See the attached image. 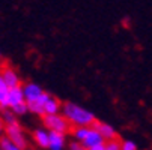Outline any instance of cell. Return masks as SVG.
<instances>
[{
  "label": "cell",
  "mask_w": 152,
  "mask_h": 150,
  "mask_svg": "<svg viewBox=\"0 0 152 150\" xmlns=\"http://www.w3.org/2000/svg\"><path fill=\"white\" fill-rule=\"evenodd\" d=\"M104 147H105V150H121V141L116 138L108 140L104 143Z\"/></svg>",
  "instance_id": "18"
},
{
  "label": "cell",
  "mask_w": 152,
  "mask_h": 150,
  "mask_svg": "<svg viewBox=\"0 0 152 150\" xmlns=\"http://www.w3.org/2000/svg\"><path fill=\"white\" fill-rule=\"evenodd\" d=\"M60 108H62V102L57 98L50 95L47 98V101L44 102V116H47V114H59Z\"/></svg>",
  "instance_id": "12"
},
{
  "label": "cell",
  "mask_w": 152,
  "mask_h": 150,
  "mask_svg": "<svg viewBox=\"0 0 152 150\" xmlns=\"http://www.w3.org/2000/svg\"><path fill=\"white\" fill-rule=\"evenodd\" d=\"M21 87H23V95H24V101L26 102H32V101L38 99L42 93L45 92L38 83H33V81L26 83L24 86H21Z\"/></svg>",
  "instance_id": "5"
},
{
  "label": "cell",
  "mask_w": 152,
  "mask_h": 150,
  "mask_svg": "<svg viewBox=\"0 0 152 150\" xmlns=\"http://www.w3.org/2000/svg\"><path fill=\"white\" fill-rule=\"evenodd\" d=\"M0 60H2V51H0Z\"/></svg>",
  "instance_id": "23"
},
{
  "label": "cell",
  "mask_w": 152,
  "mask_h": 150,
  "mask_svg": "<svg viewBox=\"0 0 152 150\" xmlns=\"http://www.w3.org/2000/svg\"><path fill=\"white\" fill-rule=\"evenodd\" d=\"M60 114L68 120V123L71 125V128H77V126H92L96 122L95 114L84 108V107L72 102V101H66L62 102V108H60Z\"/></svg>",
  "instance_id": "1"
},
{
  "label": "cell",
  "mask_w": 152,
  "mask_h": 150,
  "mask_svg": "<svg viewBox=\"0 0 152 150\" xmlns=\"http://www.w3.org/2000/svg\"><path fill=\"white\" fill-rule=\"evenodd\" d=\"M104 143H105V141H104V138L101 137V134L95 129L94 126H91L89 131H88V134H86V137H84L83 141H81V146L88 150V149H91V147H94V146L104 144Z\"/></svg>",
  "instance_id": "6"
},
{
  "label": "cell",
  "mask_w": 152,
  "mask_h": 150,
  "mask_svg": "<svg viewBox=\"0 0 152 150\" xmlns=\"http://www.w3.org/2000/svg\"><path fill=\"white\" fill-rule=\"evenodd\" d=\"M42 126L48 132H59V134H65V135L71 132V125L60 113L42 116Z\"/></svg>",
  "instance_id": "2"
},
{
  "label": "cell",
  "mask_w": 152,
  "mask_h": 150,
  "mask_svg": "<svg viewBox=\"0 0 152 150\" xmlns=\"http://www.w3.org/2000/svg\"><path fill=\"white\" fill-rule=\"evenodd\" d=\"M121 150H139V149L133 140H124L121 141Z\"/></svg>",
  "instance_id": "19"
},
{
  "label": "cell",
  "mask_w": 152,
  "mask_h": 150,
  "mask_svg": "<svg viewBox=\"0 0 152 150\" xmlns=\"http://www.w3.org/2000/svg\"><path fill=\"white\" fill-rule=\"evenodd\" d=\"M3 129H5V123H3V120H2V117H0V137L3 135Z\"/></svg>",
  "instance_id": "22"
},
{
  "label": "cell",
  "mask_w": 152,
  "mask_h": 150,
  "mask_svg": "<svg viewBox=\"0 0 152 150\" xmlns=\"http://www.w3.org/2000/svg\"><path fill=\"white\" fill-rule=\"evenodd\" d=\"M88 150H105V147H104V144H98V146H94Z\"/></svg>",
  "instance_id": "21"
},
{
  "label": "cell",
  "mask_w": 152,
  "mask_h": 150,
  "mask_svg": "<svg viewBox=\"0 0 152 150\" xmlns=\"http://www.w3.org/2000/svg\"><path fill=\"white\" fill-rule=\"evenodd\" d=\"M68 150H86V149L81 146V143H78V141L72 140V141L68 144Z\"/></svg>",
  "instance_id": "20"
},
{
  "label": "cell",
  "mask_w": 152,
  "mask_h": 150,
  "mask_svg": "<svg viewBox=\"0 0 152 150\" xmlns=\"http://www.w3.org/2000/svg\"><path fill=\"white\" fill-rule=\"evenodd\" d=\"M92 126L101 134V137L104 138V141L113 140V138L118 137V132H116V129H115V126H112L110 123H107V122H98V120H96Z\"/></svg>",
  "instance_id": "7"
},
{
  "label": "cell",
  "mask_w": 152,
  "mask_h": 150,
  "mask_svg": "<svg viewBox=\"0 0 152 150\" xmlns=\"http://www.w3.org/2000/svg\"><path fill=\"white\" fill-rule=\"evenodd\" d=\"M0 77H2V80L6 83V86L9 89L21 86V78H20L18 72L11 66H3L2 69H0Z\"/></svg>",
  "instance_id": "4"
},
{
  "label": "cell",
  "mask_w": 152,
  "mask_h": 150,
  "mask_svg": "<svg viewBox=\"0 0 152 150\" xmlns=\"http://www.w3.org/2000/svg\"><path fill=\"white\" fill-rule=\"evenodd\" d=\"M0 117H2V120H3L5 125H9V123H12V122H17L15 114H14L9 108H8V110H2V114H0Z\"/></svg>",
  "instance_id": "17"
},
{
  "label": "cell",
  "mask_w": 152,
  "mask_h": 150,
  "mask_svg": "<svg viewBox=\"0 0 152 150\" xmlns=\"http://www.w3.org/2000/svg\"><path fill=\"white\" fill-rule=\"evenodd\" d=\"M48 96H50V93L44 92L38 99H35V101H32V102H26L29 113L33 114V116H39V117L44 116V102L47 101Z\"/></svg>",
  "instance_id": "8"
},
{
  "label": "cell",
  "mask_w": 152,
  "mask_h": 150,
  "mask_svg": "<svg viewBox=\"0 0 152 150\" xmlns=\"http://www.w3.org/2000/svg\"><path fill=\"white\" fill-rule=\"evenodd\" d=\"M24 101V95H23V87L17 86V87H11L9 93H8V108H12L14 105H18Z\"/></svg>",
  "instance_id": "11"
},
{
  "label": "cell",
  "mask_w": 152,
  "mask_h": 150,
  "mask_svg": "<svg viewBox=\"0 0 152 150\" xmlns=\"http://www.w3.org/2000/svg\"><path fill=\"white\" fill-rule=\"evenodd\" d=\"M8 93H9V87L0 77V111L8 110Z\"/></svg>",
  "instance_id": "13"
},
{
  "label": "cell",
  "mask_w": 152,
  "mask_h": 150,
  "mask_svg": "<svg viewBox=\"0 0 152 150\" xmlns=\"http://www.w3.org/2000/svg\"><path fill=\"white\" fill-rule=\"evenodd\" d=\"M91 126H77V128H72L71 129V134H72V138L78 143L83 141V138L86 137V134H88Z\"/></svg>",
  "instance_id": "14"
},
{
  "label": "cell",
  "mask_w": 152,
  "mask_h": 150,
  "mask_svg": "<svg viewBox=\"0 0 152 150\" xmlns=\"http://www.w3.org/2000/svg\"><path fill=\"white\" fill-rule=\"evenodd\" d=\"M0 149L2 150H23V149H20L18 146H15L12 141H9L5 135L0 137Z\"/></svg>",
  "instance_id": "16"
},
{
  "label": "cell",
  "mask_w": 152,
  "mask_h": 150,
  "mask_svg": "<svg viewBox=\"0 0 152 150\" xmlns=\"http://www.w3.org/2000/svg\"><path fill=\"white\" fill-rule=\"evenodd\" d=\"M48 134L50 132L45 129L44 126L36 128V129L32 132V140L39 149H47L48 147Z\"/></svg>",
  "instance_id": "10"
},
{
  "label": "cell",
  "mask_w": 152,
  "mask_h": 150,
  "mask_svg": "<svg viewBox=\"0 0 152 150\" xmlns=\"http://www.w3.org/2000/svg\"><path fill=\"white\" fill-rule=\"evenodd\" d=\"M66 147V135L59 132L48 134V150H65Z\"/></svg>",
  "instance_id": "9"
},
{
  "label": "cell",
  "mask_w": 152,
  "mask_h": 150,
  "mask_svg": "<svg viewBox=\"0 0 152 150\" xmlns=\"http://www.w3.org/2000/svg\"><path fill=\"white\" fill-rule=\"evenodd\" d=\"M0 150H2V149H0Z\"/></svg>",
  "instance_id": "24"
},
{
  "label": "cell",
  "mask_w": 152,
  "mask_h": 150,
  "mask_svg": "<svg viewBox=\"0 0 152 150\" xmlns=\"http://www.w3.org/2000/svg\"><path fill=\"white\" fill-rule=\"evenodd\" d=\"M9 110L15 114V117H23V116L29 114L27 104H26V102H21V104H18V105H14L12 108H9Z\"/></svg>",
  "instance_id": "15"
},
{
  "label": "cell",
  "mask_w": 152,
  "mask_h": 150,
  "mask_svg": "<svg viewBox=\"0 0 152 150\" xmlns=\"http://www.w3.org/2000/svg\"><path fill=\"white\" fill-rule=\"evenodd\" d=\"M3 135L12 141L15 146H18L20 149L26 150L27 146H29V140H27V135L24 132V129L21 128V125L17 122H12L9 125H5V129H3Z\"/></svg>",
  "instance_id": "3"
}]
</instances>
